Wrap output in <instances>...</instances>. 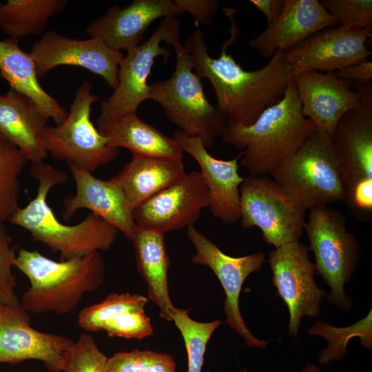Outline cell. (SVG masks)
<instances>
[{"instance_id":"277c9868","label":"cell","mask_w":372,"mask_h":372,"mask_svg":"<svg viewBox=\"0 0 372 372\" xmlns=\"http://www.w3.org/2000/svg\"><path fill=\"white\" fill-rule=\"evenodd\" d=\"M15 267L27 276L30 287L21 304L39 314L71 313L83 296L97 290L105 278V262L100 251L55 261L37 250L21 248Z\"/></svg>"},{"instance_id":"ee69618b","label":"cell","mask_w":372,"mask_h":372,"mask_svg":"<svg viewBox=\"0 0 372 372\" xmlns=\"http://www.w3.org/2000/svg\"><path fill=\"white\" fill-rule=\"evenodd\" d=\"M3 307H4V306H3V305H0V312H1V311L2 310V309L3 308Z\"/></svg>"},{"instance_id":"7bdbcfd3","label":"cell","mask_w":372,"mask_h":372,"mask_svg":"<svg viewBox=\"0 0 372 372\" xmlns=\"http://www.w3.org/2000/svg\"><path fill=\"white\" fill-rule=\"evenodd\" d=\"M2 5H3V3L0 2V14H1V10Z\"/></svg>"},{"instance_id":"e575fe53","label":"cell","mask_w":372,"mask_h":372,"mask_svg":"<svg viewBox=\"0 0 372 372\" xmlns=\"http://www.w3.org/2000/svg\"><path fill=\"white\" fill-rule=\"evenodd\" d=\"M12 239L4 223H0V305H21L16 293L17 280L12 273L17 254L11 246Z\"/></svg>"},{"instance_id":"8d00e7d4","label":"cell","mask_w":372,"mask_h":372,"mask_svg":"<svg viewBox=\"0 0 372 372\" xmlns=\"http://www.w3.org/2000/svg\"><path fill=\"white\" fill-rule=\"evenodd\" d=\"M345 200L357 216L372 213V180L362 181L345 193Z\"/></svg>"},{"instance_id":"d4e9b609","label":"cell","mask_w":372,"mask_h":372,"mask_svg":"<svg viewBox=\"0 0 372 372\" xmlns=\"http://www.w3.org/2000/svg\"><path fill=\"white\" fill-rule=\"evenodd\" d=\"M0 76L10 89L31 99L48 120L60 125L66 119L68 112L42 87L32 57L21 48L17 39L0 40Z\"/></svg>"},{"instance_id":"7a4b0ae2","label":"cell","mask_w":372,"mask_h":372,"mask_svg":"<svg viewBox=\"0 0 372 372\" xmlns=\"http://www.w3.org/2000/svg\"><path fill=\"white\" fill-rule=\"evenodd\" d=\"M317 130L302 112L292 80L282 97L266 108L250 125L227 123L222 141L238 149L240 164L251 175L269 174L292 156Z\"/></svg>"},{"instance_id":"836d02e7","label":"cell","mask_w":372,"mask_h":372,"mask_svg":"<svg viewBox=\"0 0 372 372\" xmlns=\"http://www.w3.org/2000/svg\"><path fill=\"white\" fill-rule=\"evenodd\" d=\"M336 25L355 29H372L371 0H321Z\"/></svg>"},{"instance_id":"8fae6325","label":"cell","mask_w":372,"mask_h":372,"mask_svg":"<svg viewBox=\"0 0 372 372\" xmlns=\"http://www.w3.org/2000/svg\"><path fill=\"white\" fill-rule=\"evenodd\" d=\"M308 252L307 245L298 240L276 247L268 258L276 295L289 313V334L295 338L303 317L319 316L322 299L327 295L316 282L315 265Z\"/></svg>"},{"instance_id":"e0dca14e","label":"cell","mask_w":372,"mask_h":372,"mask_svg":"<svg viewBox=\"0 0 372 372\" xmlns=\"http://www.w3.org/2000/svg\"><path fill=\"white\" fill-rule=\"evenodd\" d=\"M74 340L63 335L39 331L31 326L21 304L4 306L0 312V362H42L50 372H62L63 356Z\"/></svg>"},{"instance_id":"d590c367","label":"cell","mask_w":372,"mask_h":372,"mask_svg":"<svg viewBox=\"0 0 372 372\" xmlns=\"http://www.w3.org/2000/svg\"><path fill=\"white\" fill-rule=\"evenodd\" d=\"M101 331L111 337L141 340L151 335L154 331L145 311H132L120 313L106 322Z\"/></svg>"},{"instance_id":"bcb514c9","label":"cell","mask_w":372,"mask_h":372,"mask_svg":"<svg viewBox=\"0 0 372 372\" xmlns=\"http://www.w3.org/2000/svg\"><path fill=\"white\" fill-rule=\"evenodd\" d=\"M0 372H1V371H0Z\"/></svg>"},{"instance_id":"ba28073f","label":"cell","mask_w":372,"mask_h":372,"mask_svg":"<svg viewBox=\"0 0 372 372\" xmlns=\"http://www.w3.org/2000/svg\"><path fill=\"white\" fill-rule=\"evenodd\" d=\"M92 91V84L83 81L66 119L60 125H47L42 138L46 152L53 158L93 174L116 159L119 150L108 145L91 121L92 106L100 99Z\"/></svg>"},{"instance_id":"52a82bcc","label":"cell","mask_w":372,"mask_h":372,"mask_svg":"<svg viewBox=\"0 0 372 372\" xmlns=\"http://www.w3.org/2000/svg\"><path fill=\"white\" fill-rule=\"evenodd\" d=\"M304 231L315 256L316 273L330 288L327 300L348 311L353 307L344 292V285L352 278L360 259V246L353 233L349 231L344 215L324 206L310 211Z\"/></svg>"},{"instance_id":"83f0119b","label":"cell","mask_w":372,"mask_h":372,"mask_svg":"<svg viewBox=\"0 0 372 372\" xmlns=\"http://www.w3.org/2000/svg\"><path fill=\"white\" fill-rule=\"evenodd\" d=\"M68 3L67 0H8L1 7L0 28L17 39L39 35L50 19L62 12Z\"/></svg>"},{"instance_id":"2e32d148","label":"cell","mask_w":372,"mask_h":372,"mask_svg":"<svg viewBox=\"0 0 372 372\" xmlns=\"http://www.w3.org/2000/svg\"><path fill=\"white\" fill-rule=\"evenodd\" d=\"M352 87L360 99L340 119L331 136L345 193L372 180V85Z\"/></svg>"},{"instance_id":"ab89813d","label":"cell","mask_w":372,"mask_h":372,"mask_svg":"<svg viewBox=\"0 0 372 372\" xmlns=\"http://www.w3.org/2000/svg\"><path fill=\"white\" fill-rule=\"evenodd\" d=\"M249 2L263 14L267 25L278 17L285 5V0H250Z\"/></svg>"},{"instance_id":"4316f807","label":"cell","mask_w":372,"mask_h":372,"mask_svg":"<svg viewBox=\"0 0 372 372\" xmlns=\"http://www.w3.org/2000/svg\"><path fill=\"white\" fill-rule=\"evenodd\" d=\"M130 240L135 249L137 269L147 285L148 298L159 308L160 317L173 321L175 307L168 289L170 260L165 234L136 225Z\"/></svg>"},{"instance_id":"484cf974","label":"cell","mask_w":372,"mask_h":372,"mask_svg":"<svg viewBox=\"0 0 372 372\" xmlns=\"http://www.w3.org/2000/svg\"><path fill=\"white\" fill-rule=\"evenodd\" d=\"M96 123L97 130L111 147L126 148L132 154L182 160L183 152L178 143L142 121L136 114L111 120L98 118Z\"/></svg>"},{"instance_id":"60d3db41","label":"cell","mask_w":372,"mask_h":372,"mask_svg":"<svg viewBox=\"0 0 372 372\" xmlns=\"http://www.w3.org/2000/svg\"><path fill=\"white\" fill-rule=\"evenodd\" d=\"M300 372H322V370L315 364L308 363Z\"/></svg>"},{"instance_id":"3957f363","label":"cell","mask_w":372,"mask_h":372,"mask_svg":"<svg viewBox=\"0 0 372 372\" xmlns=\"http://www.w3.org/2000/svg\"><path fill=\"white\" fill-rule=\"evenodd\" d=\"M30 176L39 182L37 193L27 205L19 207L10 222L28 231L32 240L60 254L65 260L111 248L118 230L99 216L90 213L74 225L61 223L48 203L50 189L64 184L67 173L44 162L32 164Z\"/></svg>"},{"instance_id":"6da1fadb","label":"cell","mask_w":372,"mask_h":372,"mask_svg":"<svg viewBox=\"0 0 372 372\" xmlns=\"http://www.w3.org/2000/svg\"><path fill=\"white\" fill-rule=\"evenodd\" d=\"M223 11L231 22L230 35L218 57L209 54L204 33L198 25L186 39L184 47L197 74L211 84L216 107L227 123L250 125L266 108L282 97L294 75L282 51L276 52L258 70H245L227 52L240 35L234 21L237 10L224 8Z\"/></svg>"},{"instance_id":"9c48e42d","label":"cell","mask_w":372,"mask_h":372,"mask_svg":"<svg viewBox=\"0 0 372 372\" xmlns=\"http://www.w3.org/2000/svg\"><path fill=\"white\" fill-rule=\"evenodd\" d=\"M240 208L241 227H258L269 245L276 248L302 236L307 210L272 178H245L240 185Z\"/></svg>"},{"instance_id":"f546056e","label":"cell","mask_w":372,"mask_h":372,"mask_svg":"<svg viewBox=\"0 0 372 372\" xmlns=\"http://www.w3.org/2000/svg\"><path fill=\"white\" fill-rule=\"evenodd\" d=\"M189 309L175 307L173 321L184 340L187 372H203L207 344L212 333L223 322L219 319L209 322L194 320L189 316Z\"/></svg>"},{"instance_id":"cb8c5ba5","label":"cell","mask_w":372,"mask_h":372,"mask_svg":"<svg viewBox=\"0 0 372 372\" xmlns=\"http://www.w3.org/2000/svg\"><path fill=\"white\" fill-rule=\"evenodd\" d=\"M186 174L182 160L132 154V159L109 180L124 194L134 211L146 200Z\"/></svg>"},{"instance_id":"f35d334b","label":"cell","mask_w":372,"mask_h":372,"mask_svg":"<svg viewBox=\"0 0 372 372\" xmlns=\"http://www.w3.org/2000/svg\"><path fill=\"white\" fill-rule=\"evenodd\" d=\"M335 74L352 84L366 85L371 83L372 62L369 59L344 67Z\"/></svg>"},{"instance_id":"7402d4cb","label":"cell","mask_w":372,"mask_h":372,"mask_svg":"<svg viewBox=\"0 0 372 372\" xmlns=\"http://www.w3.org/2000/svg\"><path fill=\"white\" fill-rule=\"evenodd\" d=\"M76 192L63 200V218L68 221L79 209H87L120 231L131 240L136 227L133 211L122 190L109 179L103 180L92 174L68 165Z\"/></svg>"},{"instance_id":"5bb4252c","label":"cell","mask_w":372,"mask_h":372,"mask_svg":"<svg viewBox=\"0 0 372 372\" xmlns=\"http://www.w3.org/2000/svg\"><path fill=\"white\" fill-rule=\"evenodd\" d=\"M371 28L355 29L333 25L322 29L284 52L294 76L304 72L333 73L369 59Z\"/></svg>"},{"instance_id":"f6af8a7d","label":"cell","mask_w":372,"mask_h":372,"mask_svg":"<svg viewBox=\"0 0 372 372\" xmlns=\"http://www.w3.org/2000/svg\"><path fill=\"white\" fill-rule=\"evenodd\" d=\"M105 372H107V371H106V370H105Z\"/></svg>"},{"instance_id":"603a6c76","label":"cell","mask_w":372,"mask_h":372,"mask_svg":"<svg viewBox=\"0 0 372 372\" xmlns=\"http://www.w3.org/2000/svg\"><path fill=\"white\" fill-rule=\"evenodd\" d=\"M48 119L29 98L10 88L0 95V132L32 164L48 158L42 134Z\"/></svg>"},{"instance_id":"4fadbf2b","label":"cell","mask_w":372,"mask_h":372,"mask_svg":"<svg viewBox=\"0 0 372 372\" xmlns=\"http://www.w3.org/2000/svg\"><path fill=\"white\" fill-rule=\"evenodd\" d=\"M209 203L202 174L193 171L137 207L134 220L139 227L165 234L194 225Z\"/></svg>"},{"instance_id":"ac0fdd59","label":"cell","mask_w":372,"mask_h":372,"mask_svg":"<svg viewBox=\"0 0 372 372\" xmlns=\"http://www.w3.org/2000/svg\"><path fill=\"white\" fill-rule=\"evenodd\" d=\"M183 14L175 0H135L125 7L111 6L87 25L86 32L114 50L128 51L141 43L153 21Z\"/></svg>"},{"instance_id":"d6986e66","label":"cell","mask_w":372,"mask_h":372,"mask_svg":"<svg viewBox=\"0 0 372 372\" xmlns=\"http://www.w3.org/2000/svg\"><path fill=\"white\" fill-rule=\"evenodd\" d=\"M293 81L302 114L331 136L340 119L360 99L352 83L335 72L308 71L294 76Z\"/></svg>"},{"instance_id":"b9f144b4","label":"cell","mask_w":372,"mask_h":372,"mask_svg":"<svg viewBox=\"0 0 372 372\" xmlns=\"http://www.w3.org/2000/svg\"><path fill=\"white\" fill-rule=\"evenodd\" d=\"M239 372H249V371H247L245 369H240Z\"/></svg>"},{"instance_id":"d6a6232c","label":"cell","mask_w":372,"mask_h":372,"mask_svg":"<svg viewBox=\"0 0 372 372\" xmlns=\"http://www.w3.org/2000/svg\"><path fill=\"white\" fill-rule=\"evenodd\" d=\"M107 357L99 349L94 339L83 333L65 351L63 372H105Z\"/></svg>"},{"instance_id":"ffe728a7","label":"cell","mask_w":372,"mask_h":372,"mask_svg":"<svg viewBox=\"0 0 372 372\" xmlns=\"http://www.w3.org/2000/svg\"><path fill=\"white\" fill-rule=\"evenodd\" d=\"M174 138L183 152L192 156L198 164L210 196L208 208L212 216L225 225L240 219V185L245 178L238 174V160H220L211 156L200 138L178 130Z\"/></svg>"},{"instance_id":"f1b7e54d","label":"cell","mask_w":372,"mask_h":372,"mask_svg":"<svg viewBox=\"0 0 372 372\" xmlns=\"http://www.w3.org/2000/svg\"><path fill=\"white\" fill-rule=\"evenodd\" d=\"M28 161L0 132V223L10 220L19 208L20 176Z\"/></svg>"},{"instance_id":"5b68a950","label":"cell","mask_w":372,"mask_h":372,"mask_svg":"<svg viewBox=\"0 0 372 372\" xmlns=\"http://www.w3.org/2000/svg\"><path fill=\"white\" fill-rule=\"evenodd\" d=\"M172 46L176 59L174 72L167 79L149 84L148 99L156 102L179 130L200 138L207 149L222 136L227 121L208 101L184 45L179 41Z\"/></svg>"},{"instance_id":"1f68e13d","label":"cell","mask_w":372,"mask_h":372,"mask_svg":"<svg viewBox=\"0 0 372 372\" xmlns=\"http://www.w3.org/2000/svg\"><path fill=\"white\" fill-rule=\"evenodd\" d=\"M107 372H176L173 358L166 353L135 349L118 352L107 358Z\"/></svg>"},{"instance_id":"7c38bea8","label":"cell","mask_w":372,"mask_h":372,"mask_svg":"<svg viewBox=\"0 0 372 372\" xmlns=\"http://www.w3.org/2000/svg\"><path fill=\"white\" fill-rule=\"evenodd\" d=\"M187 236L196 249L192 262L209 267L223 288L225 322L245 339L247 346L265 348L269 342L254 335L244 322L239 307L242 285L251 273L260 269L265 261V254L256 252L240 257L228 256L194 225L187 228Z\"/></svg>"},{"instance_id":"9a60e30c","label":"cell","mask_w":372,"mask_h":372,"mask_svg":"<svg viewBox=\"0 0 372 372\" xmlns=\"http://www.w3.org/2000/svg\"><path fill=\"white\" fill-rule=\"evenodd\" d=\"M30 54L39 77L57 66H79L101 76L114 90L118 83L119 65L124 56L100 38L72 39L54 30L43 33L34 43Z\"/></svg>"},{"instance_id":"4dcf8cb0","label":"cell","mask_w":372,"mask_h":372,"mask_svg":"<svg viewBox=\"0 0 372 372\" xmlns=\"http://www.w3.org/2000/svg\"><path fill=\"white\" fill-rule=\"evenodd\" d=\"M148 299L138 294L112 293L99 303L85 307L78 317V324L87 331H101L102 326L117 315L144 311Z\"/></svg>"},{"instance_id":"44dd1931","label":"cell","mask_w":372,"mask_h":372,"mask_svg":"<svg viewBox=\"0 0 372 372\" xmlns=\"http://www.w3.org/2000/svg\"><path fill=\"white\" fill-rule=\"evenodd\" d=\"M333 25L335 19L319 1L285 0L278 17L248 45L269 59L276 52L287 51L318 31Z\"/></svg>"},{"instance_id":"74e56055","label":"cell","mask_w":372,"mask_h":372,"mask_svg":"<svg viewBox=\"0 0 372 372\" xmlns=\"http://www.w3.org/2000/svg\"><path fill=\"white\" fill-rule=\"evenodd\" d=\"M178 7L183 12H189L198 25H208L214 19L219 2L216 0H175Z\"/></svg>"},{"instance_id":"8992f818","label":"cell","mask_w":372,"mask_h":372,"mask_svg":"<svg viewBox=\"0 0 372 372\" xmlns=\"http://www.w3.org/2000/svg\"><path fill=\"white\" fill-rule=\"evenodd\" d=\"M269 175L307 210L345 200L331 136L319 129Z\"/></svg>"},{"instance_id":"30bf717a","label":"cell","mask_w":372,"mask_h":372,"mask_svg":"<svg viewBox=\"0 0 372 372\" xmlns=\"http://www.w3.org/2000/svg\"><path fill=\"white\" fill-rule=\"evenodd\" d=\"M180 23L176 17L163 19L152 36L128 51L118 69V83L112 94L101 103L99 118L111 120L136 114L138 106L148 99L147 79L154 60L162 56L166 63L170 51L163 42L173 45L179 41Z\"/></svg>"}]
</instances>
